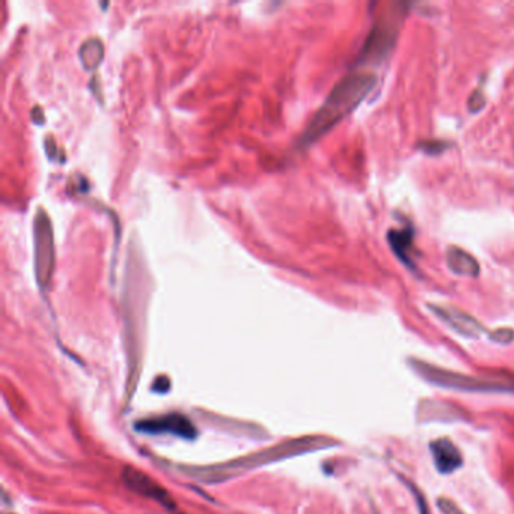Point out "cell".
Wrapping results in <instances>:
<instances>
[{
    "label": "cell",
    "mask_w": 514,
    "mask_h": 514,
    "mask_svg": "<svg viewBox=\"0 0 514 514\" xmlns=\"http://www.w3.org/2000/svg\"><path fill=\"white\" fill-rule=\"evenodd\" d=\"M340 445L335 442V439L324 438V436H308L302 439H294L287 440L281 445L272 446L266 451L256 453L248 457L233 460V462L218 465V466H207V468H183L187 473H191L192 477L202 483H221L225 480L233 478L238 473L253 469L256 466H263L267 463L276 462V460L288 458L293 455H299L311 451L324 450V448H332V446Z\"/></svg>",
    "instance_id": "6da1fadb"
},
{
    "label": "cell",
    "mask_w": 514,
    "mask_h": 514,
    "mask_svg": "<svg viewBox=\"0 0 514 514\" xmlns=\"http://www.w3.org/2000/svg\"><path fill=\"white\" fill-rule=\"evenodd\" d=\"M376 82V76L365 71H356L346 76L333 88L326 103L320 107L316 116L311 119L302 136V143L305 146L313 143L324 133L329 131L338 121H341L368 96V92L374 88Z\"/></svg>",
    "instance_id": "7a4b0ae2"
},
{
    "label": "cell",
    "mask_w": 514,
    "mask_h": 514,
    "mask_svg": "<svg viewBox=\"0 0 514 514\" xmlns=\"http://www.w3.org/2000/svg\"><path fill=\"white\" fill-rule=\"evenodd\" d=\"M410 368L425 382L446 389L465 392H514V376H468L446 371L419 359H409Z\"/></svg>",
    "instance_id": "3957f363"
},
{
    "label": "cell",
    "mask_w": 514,
    "mask_h": 514,
    "mask_svg": "<svg viewBox=\"0 0 514 514\" xmlns=\"http://www.w3.org/2000/svg\"><path fill=\"white\" fill-rule=\"evenodd\" d=\"M55 270V243L49 216L39 210L35 216V272L41 288H47Z\"/></svg>",
    "instance_id": "277c9868"
},
{
    "label": "cell",
    "mask_w": 514,
    "mask_h": 514,
    "mask_svg": "<svg viewBox=\"0 0 514 514\" xmlns=\"http://www.w3.org/2000/svg\"><path fill=\"white\" fill-rule=\"evenodd\" d=\"M398 34V24L394 20L377 21L371 34L367 38L359 61L362 64H378L395 44Z\"/></svg>",
    "instance_id": "5b68a950"
},
{
    "label": "cell",
    "mask_w": 514,
    "mask_h": 514,
    "mask_svg": "<svg viewBox=\"0 0 514 514\" xmlns=\"http://www.w3.org/2000/svg\"><path fill=\"white\" fill-rule=\"evenodd\" d=\"M136 430L141 433H148V435H169L178 436L187 440H192L196 438V428L192 424V421L184 415L180 413H172L161 418H150V419H142V421L136 423Z\"/></svg>",
    "instance_id": "8992f818"
},
{
    "label": "cell",
    "mask_w": 514,
    "mask_h": 514,
    "mask_svg": "<svg viewBox=\"0 0 514 514\" xmlns=\"http://www.w3.org/2000/svg\"><path fill=\"white\" fill-rule=\"evenodd\" d=\"M123 480L130 490L136 492L145 498H151L161 505H165L166 508H175V503L171 495L160 484H157L150 475H146V473L134 468L126 466L123 469Z\"/></svg>",
    "instance_id": "52a82bcc"
},
{
    "label": "cell",
    "mask_w": 514,
    "mask_h": 514,
    "mask_svg": "<svg viewBox=\"0 0 514 514\" xmlns=\"http://www.w3.org/2000/svg\"><path fill=\"white\" fill-rule=\"evenodd\" d=\"M428 308L435 313L442 321H445L451 329L466 338H478L485 329L483 324L469 316L465 311L454 306H442V305H428Z\"/></svg>",
    "instance_id": "ba28073f"
},
{
    "label": "cell",
    "mask_w": 514,
    "mask_h": 514,
    "mask_svg": "<svg viewBox=\"0 0 514 514\" xmlns=\"http://www.w3.org/2000/svg\"><path fill=\"white\" fill-rule=\"evenodd\" d=\"M433 462L442 475H451L463 466V454L458 446L448 438H440L430 442Z\"/></svg>",
    "instance_id": "9c48e42d"
},
{
    "label": "cell",
    "mask_w": 514,
    "mask_h": 514,
    "mask_svg": "<svg viewBox=\"0 0 514 514\" xmlns=\"http://www.w3.org/2000/svg\"><path fill=\"white\" fill-rule=\"evenodd\" d=\"M418 423H431V421H442V423H455V421H465L466 416L462 409L455 408L450 403H440L435 400H423L418 405L416 412Z\"/></svg>",
    "instance_id": "30bf717a"
},
{
    "label": "cell",
    "mask_w": 514,
    "mask_h": 514,
    "mask_svg": "<svg viewBox=\"0 0 514 514\" xmlns=\"http://www.w3.org/2000/svg\"><path fill=\"white\" fill-rule=\"evenodd\" d=\"M446 264H448L451 272L460 276L477 278L480 275L478 261L469 252L457 246H450L446 249Z\"/></svg>",
    "instance_id": "8fae6325"
},
{
    "label": "cell",
    "mask_w": 514,
    "mask_h": 514,
    "mask_svg": "<svg viewBox=\"0 0 514 514\" xmlns=\"http://www.w3.org/2000/svg\"><path fill=\"white\" fill-rule=\"evenodd\" d=\"M413 231L410 228H401V229H389L388 233V241L390 245V249L398 258L408 266L413 267L415 263L412 260V251H413Z\"/></svg>",
    "instance_id": "7c38bea8"
},
{
    "label": "cell",
    "mask_w": 514,
    "mask_h": 514,
    "mask_svg": "<svg viewBox=\"0 0 514 514\" xmlns=\"http://www.w3.org/2000/svg\"><path fill=\"white\" fill-rule=\"evenodd\" d=\"M104 56V47L99 38H89L82 44L80 49V59L84 62V66L89 71H94L101 64Z\"/></svg>",
    "instance_id": "4fadbf2b"
},
{
    "label": "cell",
    "mask_w": 514,
    "mask_h": 514,
    "mask_svg": "<svg viewBox=\"0 0 514 514\" xmlns=\"http://www.w3.org/2000/svg\"><path fill=\"white\" fill-rule=\"evenodd\" d=\"M400 480L405 484V485H408L409 487V490L412 492V495L415 496V500H416V507H418V510H419V514H430V510H428V505L425 504V498H424V495H423V492L421 490H419L418 489V487L413 484V483H410L409 480H405V478H403L401 475H400Z\"/></svg>",
    "instance_id": "5bb4252c"
},
{
    "label": "cell",
    "mask_w": 514,
    "mask_h": 514,
    "mask_svg": "<svg viewBox=\"0 0 514 514\" xmlns=\"http://www.w3.org/2000/svg\"><path fill=\"white\" fill-rule=\"evenodd\" d=\"M448 146H450V143L442 142V141H424V142L418 143L419 150H423L424 153H427L430 156H438V154L443 153Z\"/></svg>",
    "instance_id": "9a60e30c"
},
{
    "label": "cell",
    "mask_w": 514,
    "mask_h": 514,
    "mask_svg": "<svg viewBox=\"0 0 514 514\" xmlns=\"http://www.w3.org/2000/svg\"><path fill=\"white\" fill-rule=\"evenodd\" d=\"M438 507L442 514H465L463 510L460 508L453 499L450 498H439L438 499Z\"/></svg>",
    "instance_id": "2e32d148"
},
{
    "label": "cell",
    "mask_w": 514,
    "mask_h": 514,
    "mask_svg": "<svg viewBox=\"0 0 514 514\" xmlns=\"http://www.w3.org/2000/svg\"><path fill=\"white\" fill-rule=\"evenodd\" d=\"M490 340L498 344H508L514 340V331L513 329H496L489 332Z\"/></svg>",
    "instance_id": "e0dca14e"
},
{
    "label": "cell",
    "mask_w": 514,
    "mask_h": 514,
    "mask_svg": "<svg viewBox=\"0 0 514 514\" xmlns=\"http://www.w3.org/2000/svg\"><path fill=\"white\" fill-rule=\"evenodd\" d=\"M484 104H485V96H484L483 89L480 88V89H477L475 92L472 94L470 99H469V101H468L469 111H470V112H478V111H481V109H483Z\"/></svg>",
    "instance_id": "ac0fdd59"
},
{
    "label": "cell",
    "mask_w": 514,
    "mask_h": 514,
    "mask_svg": "<svg viewBox=\"0 0 514 514\" xmlns=\"http://www.w3.org/2000/svg\"><path fill=\"white\" fill-rule=\"evenodd\" d=\"M5 514H14V513H5Z\"/></svg>",
    "instance_id": "d6986e66"
}]
</instances>
